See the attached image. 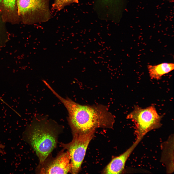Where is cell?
<instances>
[{
  "mask_svg": "<svg viewBox=\"0 0 174 174\" xmlns=\"http://www.w3.org/2000/svg\"><path fill=\"white\" fill-rule=\"evenodd\" d=\"M141 139L137 138L132 145L125 152L113 159L103 171L105 174H119L124 169L126 162L132 152Z\"/></svg>",
  "mask_w": 174,
  "mask_h": 174,
  "instance_id": "cell-7",
  "label": "cell"
},
{
  "mask_svg": "<svg viewBox=\"0 0 174 174\" xmlns=\"http://www.w3.org/2000/svg\"><path fill=\"white\" fill-rule=\"evenodd\" d=\"M171 0V1H172V0L173 1L174 0Z\"/></svg>",
  "mask_w": 174,
  "mask_h": 174,
  "instance_id": "cell-15",
  "label": "cell"
},
{
  "mask_svg": "<svg viewBox=\"0 0 174 174\" xmlns=\"http://www.w3.org/2000/svg\"><path fill=\"white\" fill-rule=\"evenodd\" d=\"M77 2V0H54L52 5V8L53 10L60 11L65 6Z\"/></svg>",
  "mask_w": 174,
  "mask_h": 174,
  "instance_id": "cell-12",
  "label": "cell"
},
{
  "mask_svg": "<svg viewBox=\"0 0 174 174\" xmlns=\"http://www.w3.org/2000/svg\"><path fill=\"white\" fill-rule=\"evenodd\" d=\"M50 0H17L18 14L20 22L27 25L44 22L52 16Z\"/></svg>",
  "mask_w": 174,
  "mask_h": 174,
  "instance_id": "cell-2",
  "label": "cell"
},
{
  "mask_svg": "<svg viewBox=\"0 0 174 174\" xmlns=\"http://www.w3.org/2000/svg\"><path fill=\"white\" fill-rule=\"evenodd\" d=\"M101 2L104 5H111L114 3L116 0H100Z\"/></svg>",
  "mask_w": 174,
  "mask_h": 174,
  "instance_id": "cell-13",
  "label": "cell"
},
{
  "mask_svg": "<svg viewBox=\"0 0 174 174\" xmlns=\"http://www.w3.org/2000/svg\"><path fill=\"white\" fill-rule=\"evenodd\" d=\"M147 68L151 78L159 80L162 76L174 70V64L164 63L155 65H148Z\"/></svg>",
  "mask_w": 174,
  "mask_h": 174,
  "instance_id": "cell-9",
  "label": "cell"
},
{
  "mask_svg": "<svg viewBox=\"0 0 174 174\" xmlns=\"http://www.w3.org/2000/svg\"><path fill=\"white\" fill-rule=\"evenodd\" d=\"M172 139H170L168 140L165 144L163 150V155H164V159L166 160L165 162L166 164L168 172L170 173L174 171V159H173L172 156Z\"/></svg>",
  "mask_w": 174,
  "mask_h": 174,
  "instance_id": "cell-10",
  "label": "cell"
},
{
  "mask_svg": "<svg viewBox=\"0 0 174 174\" xmlns=\"http://www.w3.org/2000/svg\"><path fill=\"white\" fill-rule=\"evenodd\" d=\"M26 137L42 163L52 151L56 143L55 135L45 124L30 126Z\"/></svg>",
  "mask_w": 174,
  "mask_h": 174,
  "instance_id": "cell-3",
  "label": "cell"
},
{
  "mask_svg": "<svg viewBox=\"0 0 174 174\" xmlns=\"http://www.w3.org/2000/svg\"><path fill=\"white\" fill-rule=\"evenodd\" d=\"M5 23L0 11V47L5 46L9 39L8 34Z\"/></svg>",
  "mask_w": 174,
  "mask_h": 174,
  "instance_id": "cell-11",
  "label": "cell"
},
{
  "mask_svg": "<svg viewBox=\"0 0 174 174\" xmlns=\"http://www.w3.org/2000/svg\"><path fill=\"white\" fill-rule=\"evenodd\" d=\"M5 147V146L4 145L0 143V153L3 154L4 153V149Z\"/></svg>",
  "mask_w": 174,
  "mask_h": 174,
  "instance_id": "cell-14",
  "label": "cell"
},
{
  "mask_svg": "<svg viewBox=\"0 0 174 174\" xmlns=\"http://www.w3.org/2000/svg\"><path fill=\"white\" fill-rule=\"evenodd\" d=\"M94 131L86 134L73 132L72 141L67 144H62L63 147L68 150L71 158V172L76 174L79 171L88 144Z\"/></svg>",
  "mask_w": 174,
  "mask_h": 174,
  "instance_id": "cell-5",
  "label": "cell"
},
{
  "mask_svg": "<svg viewBox=\"0 0 174 174\" xmlns=\"http://www.w3.org/2000/svg\"><path fill=\"white\" fill-rule=\"evenodd\" d=\"M70 160L68 151L61 153L52 161L42 168L41 173L67 174L71 169Z\"/></svg>",
  "mask_w": 174,
  "mask_h": 174,
  "instance_id": "cell-6",
  "label": "cell"
},
{
  "mask_svg": "<svg viewBox=\"0 0 174 174\" xmlns=\"http://www.w3.org/2000/svg\"><path fill=\"white\" fill-rule=\"evenodd\" d=\"M51 91L67 109L73 132L86 134L97 128L112 125L113 116L104 107L80 105L68 97H62L53 89Z\"/></svg>",
  "mask_w": 174,
  "mask_h": 174,
  "instance_id": "cell-1",
  "label": "cell"
},
{
  "mask_svg": "<svg viewBox=\"0 0 174 174\" xmlns=\"http://www.w3.org/2000/svg\"><path fill=\"white\" fill-rule=\"evenodd\" d=\"M128 119L134 123L136 129L137 138L142 139L147 133L161 126V116L154 106L143 109L137 106L127 116Z\"/></svg>",
  "mask_w": 174,
  "mask_h": 174,
  "instance_id": "cell-4",
  "label": "cell"
},
{
  "mask_svg": "<svg viewBox=\"0 0 174 174\" xmlns=\"http://www.w3.org/2000/svg\"><path fill=\"white\" fill-rule=\"evenodd\" d=\"M0 11L5 23L16 24L20 22L17 13V0H0Z\"/></svg>",
  "mask_w": 174,
  "mask_h": 174,
  "instance_id": "cell-8",
  "label": "cell"
}]
</instances>
